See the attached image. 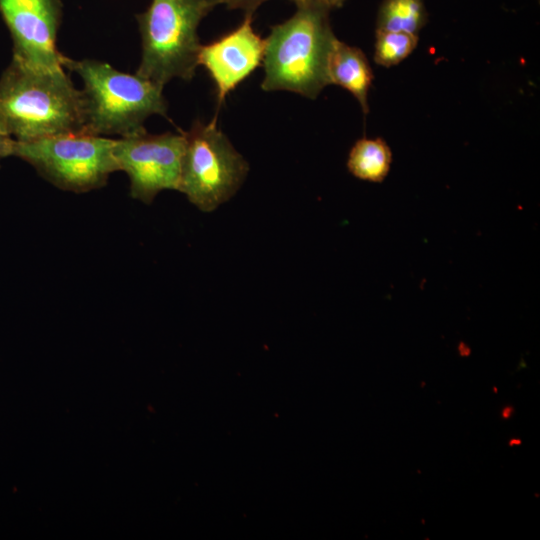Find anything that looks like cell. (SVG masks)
Returning a JSON list of instances; mask_svg holds the SVG:
<instances>
[{
    "label": "cell",
    "mask_w": 540,
    "mask_h": 540,
    "mask_svg": "<svg viewBox=\"0 0 540 540\" xmlns=\"http://www.w3.org/2000/svg\"><path fill=\"white\" fill-rule=\"evenodd\" d=\"M85 100L64 68L40 69L16 60L0 77V133L25 142L84 133Z\"/></svg>",
    "instance_id": "6da1fadb"
},
{
    "label": "cell",
    "mask_w": 540,
    "mask_h": 540,
    "mask_svg": "<svg viewBox=\"0 0 540 540\" xmlns=\"http://www.w3.org/2000/svg\"><path fill=\"white\" fill-rule=\"evenodd\" d=\"M61 0H0V13L13 42V60L40 69L64 68L56 46Z\"/></svg>",
    "instance_id": "ba28073f"
},
{
    "label": "cell",
    "mask_w": 540,
    "mask_h": 540,
    "mask_svg": "<svg viewBox=\"0 0 540 540\" xmlns=\"http://www.w3.org/2000/svg\"><path fill=\"white\" fill-rule=\"evenodd\" d=\"M13 144L14 139L0 133V164L4 158L12 156Z\"/></svg>",
    "instance_id": "9a60e30c"
},
{
    "label": "cell",
    "mask_w": 540,
    "mask_h": 540,
    "mask_svg": "<svg viewBox=\"0 0 540 540\" xmlns=\"http://www.w3.org/2000/svg\"><path fill=\"white\" fill-rule=\"evenodd\" d=\"M374 61L383 67L395 66L417 47L418 35L401 31L376 30Z\"/></svg>",
    "instance_id": "4fadbf2b"
},
{
    "label": "cell",
    "mask_w": 540,
    "mask_h": 540,
    "mask_svg": "<svg viewBox=\"0 0 540 540\" xmlns=\"http://www.w3.org/2000/svg\"><path fill=\"white\" fill-rule=\"evenodd\" d=\"M521 444V439H510L509 441V446H515V445H520Z\"/></svg>",
    "instance_id": "ac0fdd59"
},
{
    "label": "cell",
    "mask_w": 540,
    "mask_h": 540,
    "mask_svg": "<svg viewBox=\"0 0 540 540\" xmlns=\"http://www.w3.org/2000/svg\"><path fill=\"white\" fill-rule=\"evenodd\" d=\"M330 10L333 8H340L343 6L345 0H319Z\"/></svg>",
    "instance_id": "2e32d148"
},
{
    "label": "cell",
    "mask_w": 540,
    "mask_h": 540,
    "mask_svg": "<svg viewBox=\"0 0 540 540\" xmlns=\"http://www.w3.org/2000/svg\"><path fill=\"white\" fill-rule=\"evenodd\" d=\"M267 0H224L223 4L226 5L228 9H241L246 14L253 15L255 10ZM294 3L299 0H291Z\"/></svg>",
    "instance_id": "5bb4252c"
},
{
    "label": "cell",
    "mask_w": 540,
    "mask_h": 540,
    "mask_svg": "<svg viewBox=\"0 0 540 540\" xmlns=\"http://www.w3.org/2000/svg\"><path fill=\"white\" fill-rule=\"evenodd\" d=\"M296 12L271 28L263 56L264 91H290L315 99L329 85L328 59L336 36L330 9L319 0L295 2Z\"/></svg>",
    "instance_id": "7a4b0ae2"
},
{
    "label": "cell",
    "mask_w": 540,
    "mask_h": 540,
    "mask_svg": "<svg viewBox=\"0 0 540 540\" xmlns=\"http://www.w3.org/2000/svg\"><path fill=\"white\" fill-rule=\"evenodd\" d=\"M514 414V407L511 406V405H507L505 407H503L502 411H501V417L503 419H509L513 416Z\"/></svg>",
    "instance_id": "e0dca14e"
},
{
    "label": "cell",
    "mask_w": 540,
    "mask_h": 540,
    "mask_svg": "<svg viewBox=\"0 0 540 540\" xmlns=\"http://www.w3.org/2000/svg\"><path fill=\"white\" fill-rule=\"evenodd\" d=\"M115 139L88 133H67L32 141H15L12 156L32 165L54 186L84 193L103 187L119 171Z\"/></svg>",
    "instance_id": "5b68a950"
},
{
    "label": "cell",
    "mask_w": 540,
    "mask_h": 540,
    "mask_svg": "<svg viewBox=\"0 0 540 540\" xmlns=\"http://www.w3.org/2000/svg\"><path fill=\"white\" fill-rule=\"evenodd\" d=\"M63 66L77 73L84 84V133L122 137L143 129L151 115L167 117L163 88L150 80L93 59L65 56Z\"/></svg>",
    "instance_id": "3957f363"
},
{
    "label": "cell",
    "mask_w": 540,
    "mask_h": 540,
    "mask_svg": "<svg viewBox=\"0 0 540 540\" xmlns=\"http://www.w3.org/2000/svg\"><path fill=\"white\" fill-rule=\"evenodd\" d=\"M224 0H152L137 15L142 55L136 74L163 88L170 80H191L198 66V26Z\"/></svg>",
    "instance_id": "277c9868"
},
{
    "label": "cell",
    "mask_w": 540,
    "mask_h": 540,
    "mask_svg": "<svg viewBox=\"0 0 540 540\" xmlns=\"http://www.w3.org/2000/svg\"><path fill=\"white\" fill-rule=\"evenodd\" d=\"M391 162V150L383 139L361 138L349 152L347 168L356 178L381 182L387 176Z\"/></svg>",
    "instance_id": "8fae6325"
},
{
    "label": "cell",
    "mask_w": 540,
    "mask_h": 540,
    "mask_svg": "<svg viewBox=\"0 0 540 540\" xmlns=\"http://www.w3.org/2000/svg\"><path fill=\"white\" fill-rule=\"evenodd\" d=\"M426 20L424 0H383L377 15L376 30L417 35Z\"/></svg>",
    "instance_id": "7c38bea8"
},
{
    "label": "cell",
    "mask_w": 540,
    "mask_h": 540,
    "mask_svg": "<svg viewBox=\"0 0 540 540\" xmlns=\"http://www.w3.org/2000/svg\"><path fill=\"white\" fill-rule=\"evenodd\" d=\"M252 16L246 14L236 29L199 49L198 65L213 80L219 104L262 64L265 39L253 29Z\"/></svg>",
    "instance_id": "9c48e42d"
},
{
    "label": "cell",
    "mask_w": 540,
    "mask_h": 540,
    "mask_svg": "<svg viewBox=\"0 0 540 540\" xmlns=\"http://www.w3.org/2000/svg\"><path fill=\"white\" fill-rule=\"evenodd\" d=\"M327 69L329 83L348 90L359 102L363 113L367 114L373 72L363 51L336 38L329 54Z\"/></svg>",
    "instance_id": "30bf717a"
},
{
    "label": "cell",
    "mask_w": 540,
    "mask_h": 540,
    "mask_svg": "<svg viewBox=\"0 0 540 540\" xmlns=\"http://www.w3.org/2000/svg\"><path fill=\"white\" fill-rule=\"evenodd\" d=\"M185 150V135L150 134L145 128L115 139L119 171L130 180V196L150 204L163 190H178Z\"/></svg>",
    "instance_id": "52a82bcc"
},
{
    "label": "cell",
    "mask_w": 540,
    "mask_h": 540,
    "mask_svg": "<svg viewBox=\"0 0 540 540\" xmlns=\"http://www.w3.org/2000/svg\"><path fill=\"white\" fill-rule=\"evenodd\" d=\"M184 135L178 191L199 210L211 212L238 191L248 163L218 128L216 116L206 124L196 121Z\"/></svg>",
    "instance_id": "8992f818"
}]
</instances>
